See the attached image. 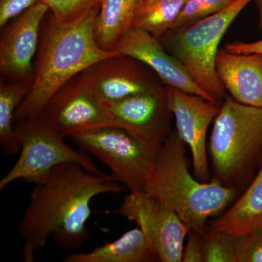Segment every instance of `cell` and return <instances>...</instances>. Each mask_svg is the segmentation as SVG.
<instances>
[{
  "mask_svg": "<svg viewBox=\"0 0 262 262\" xmlns=\"http://www.w3.org/2000/svg\"><path fill=\"white\" fill-rule=\"evenodd\" d=\"M117 182L113 174L96 175L77 163L55 167L35 184L18 225L24 261H34L50 237L67 251L84 246L89 237L91 202L100 194L122 192L125 187Z\"/></svg>",
  "mask_w": 262,
  "mask_h": 262,
  "instance_id": "6da1fadb",
  "label": "cell"
},
{
  "mask_svg": "<svg viewBox=\"0 0 262 262\" xmlns=\"http://www.w3.org/2000/svg\"><path fill=\"white\" fill-rule=\"evenodd\" d=\"M100 8L70 24L51 16L43 24L36 70L30 90L15 113L17 122L40 116L57 91L94 63L118 54L98 46L95 24Z\"/></svg>",
  "mask_w": 262,
  "mask_h": 262,
  "instance_id": "7a4b0ae2",
  "label": "cell"
},
{
  "mask_svg": "<svg viewBox=\"0 0 262 262\" xmlns=\"http://www.w3.org/2000/svg\"><path fill=\"white\" fill-rule=\"evenodd\" d=\"M187 144L177 131L162 144L145 192L168 206L189 227L202 234L207 222L233 203L239 192L215 179L201 182L189 170Z\"/></svg>",
  "mask_w": 262,
  "mask_h": 262,
  "instance_id": "3957f363",
  "label": "cell"
},
{
  "mask_svg": "<svg viewBox=\"0 0 262 262\" xmlns=\"http://www.w3.org/2000/svg\"><path fill=\"white\" fill-rule=\"evenodd\" d=\"M213 179L244 192L262 165V107L226 96L208 146Z\"/></svg>",
  "mask_w": 262,
  "mask_h": 262,
  "instance_id": "277c9868",
  "label": "cell"
},
{
  "mask_svg": "<svg viewBox=\"0 0 262 262\" xmlns=\"http://www.w3.org/2000/svg\"><path fill=\"white\" fill-rule=\"evenodd\" d=\"M235 0L225 9L182 28L168 31L159 38L193 80L215 101L225 99L226 90L217 75L215 59L227 29L250 3Z\"/></svg>",
  "mask_w": 262,
  "mask_h": 262,
  "instance_id": "5b68a950",
  "label": "cell"
},
{
  "mask_svg": "<svg viewBox=\"0 0 262 262\" xmlns=\"http://www.w3.org/2000/svg\"><path fill=\"white\" fill-rule=\"evenodd\" d=\"M15 131L20 144V155L0 180V189L18 179L39 184L55 167L63 163L79 164L91 173L106 175L97 168L87 152L67 145L63 136L41 116L17 122Z\"/></svg>",
  "mask_w": 262,
  "mask_h": 262,
  "instance_id": "8992f818",
  "label": "cell"
},
{
  "mask_svg": "<svg viewBox=\"0 0 262 262\" xmlns=\"http://www.w3.org/2000/svg\"><path fill=\"white\" fill-rule=\"evenodd\" d=\"M70 138L82 151L106 165L130 192H145L161 146L149 145L115 125L82 131Z\"/></svg>",
  "mask_w": 262,
  "mask_h": 262,
  "instance_id": "52a82bcc",
  "label": "cell"
},
{
  "mask_svg": "<svg viewBox=\"0 0 262 262\" xmlns=\"http://www.w3.org/2000/svg\"><path fill=\"white\" fill-rule=\"evenodd\" d=\"M117 213L135 222L152 245L160 261H182L189 229L173 210L145 192H130Z\"/></svg>",
  "mask_w": 262,
  "mask_h": 262,
  "instance_id": "ba28073f",
  "label": "cell"
},
{
  "mask_svg": "<svg viewBox=\"0 0 262 262\" xmlns=\"http://www.w3.org/2000/svg\"><path fill=\"white\" fill-rule=\"evenodd\" d=\"M40 116L64 137L114 125L107 106L77 75L52 96Z\"/></svg>",
  "mask_w": 262,
  "mask_h": 262,
  "instance_id": "9c48e42d",
  "label": "cell"
},
{
  "mask_svg": "<svg viewBox=\"0 0 262 262\" xmlns=\"http://www.w3.org/2000/svg\"><path fill=\"white\" fill-rule=\"evenodd\" d=\"M166 87L168 106L175 118L177 133L191 151L194 176L200 182H209L207 134L220 112L221 103Z\"/></svg>",
  "mask_w": 262,
  "mask_h": 262,
  "instance_id": "30bf717a",
  "label": "cell"
},
{
  "mask_svg": "<svg viewBox=\"0 0 262 262\" xmlns=\"http://www.w3.org/2000/svg\"><path fill=\"white\" fill-rule=\"evenodd\" d=\"M146 67L135 58L117 54L94 63L79 75L98 99L110 106L162 86L158 76Z\"/></svg>",
  "mask_w": 262,
  "mask_h": 262,
  "instance_id": "8fae6325",
  "label": "cell"
},
{
  "mask_svg": "<svg viewBox=\"0 0 262 262\" xmlns=\"http://www.w3.org/2000/svg\"><path fill=\"white\" fill-rule=\"evenodd\" d=\"M115 126L149 145L160 147L168 137L170 118L167 87L134 95L107 106Z\"/></svg>",
  "mask_w": 262,
  "mask_h": 262,
  "instance_id": "7c38bea8",
  "label": "cell"
},
{
  "mask_svg": "<svg viewBox=\"0 0 262 262\" xmlns=\"http://www.w3.org/2000/svg\"><path fill=\"white\" fill-rule=\"evenodd\" d=\"M49 8L42 1L5 26L0 40L2 79L27 82L39 48V33Z\"/></svg>",
  "mask_w": 262,
  "mask_h": 262,
  "instance_id": "4fadbf2b",
  "label": "cell"
},
{
  "mask_svg": "<svg viewBox=\"0 0 262 262\" xmlns=\"http://www.w3.org/2000/svg\"><path fill=\"white\" fill-rule=\"evenodd\" d=\"M115 51L144 63L168 87L215 101L196 84L185 67L165 50L159 39L142 29H129L119 41Z\"/></svg>",
  "mask_w": 262,
  "mask_h": 262,
  "instance_id": "5bb4252c",
  "label": "cell"
},
{
  "mask_svg": "<svg viewBox=\"0 0 262 262\" xmlns=\"http://www.w3.org/2000/svg\"><path fill=\"white\" fill-rule=\"evenodd\" d=\"M215 69L229 96L243 104L262 107V54L220 49Z\"/></svg>",
  "mask_w": 262,
  "mask_h": 262,
  "instance_id": "9a60e30c",
  "label": "cell"
},
{
  "mask_svg": "<svg viewBox=\"0 0 262 262\" xmlns=\"http://www.w3.org/2000/svg\"><path fill=\"white\" fill-rule=\"evenodd\" d=\"M262 227V165L242 194L207 229L237 236Z\"/></svg>",
  "mask_w": 262,
  "mask_h": 262,
  "instance_id": "2e32d148",
  "label": "cell"
},
{
  "mask_svg": "<svg viewBox=\"0 0 262 262\" xmlns=\"http://www.w3.org/2000/svg\"><path fill=\"white\" fill-rule=\"evenodd\" d=\"M160 261L152 245L139 227L89 252L67 255L64 262H155Z\"/></svg>",
  "mask_w": 262,
  "mask_h": 262,
  "instance_id": "e0dca14e",
  "label": "cell"
},
{
  "mask_svg": "<svg viewBox=\"0 0 262 262\" xmlns=\"http://www.w3.org/2000/svg\"><path fill=\"white\" fill-rule=\"evenodd\" d=\"M136 3L137 0H103L95 24V37L102 49L115 51L123 34L132 27Z\"/></svg>",
  "mask_w": 262,
  "mask_h": 262,
  "instance_id": "ac0fdd59",
  "label": "cell"
},
{
  "mask_svg": "<svg viewBox=\"0 0 262 262\" xmlns=\"http://www.w3.org/2000/svg\"><path fill=\"white\" fill-rule=\"evenodd\" d=\"M187 0H137L132 27L142 29L155 37L171 29Z\"/></svg>",
  "mask_w": 262,
  "mask_h": 262,
  "instance_id": "d6986e66",
  "label": "cell"
},
{
  "mask_svg": "<svg viewBox=\"0 0 262 262\" xmlns=\"http://www.w3.org/2000/svg\"><path fill=\"white\" fill-rule=\"evenodd\" d=\"M27 82L0 84V146L5 155L20 152V144L14 126L15 113L30 90Z\"/></svg>",
  "mask_w": 262,
  "mask_h": 262,
  "instance_id": "ffe728a7",
  "label": "cell"
},
{
  "mask_svg": "<svg viewBox=\"0 0 262 262\" xmlns=\"http://www.w3.org/2000/svg\"><path fill=\"white\" fill-rule=\"evenodd\" d=\"M203 262H237V237L206 229L203 234Z\"/></svg>",
  "mask_w": 262,
  "mask_h": 262,
  "instance_id": "44dd1931",
  "label": "cell"
},
{
  "mask_svg": "<svg viewBox=\"0 0 262 262\" xmlns=\"http://www.w3.org/2000/svg\"><path fill=\"white\" fill-rule=\"evenodd\" d=\"M235 0H187L170 30L187 27L225 9Z\"/></svg>",
  "mask_w": 262,
  "mask_h": 262,
  "instance_id": "7402d4cb",
  "label": "cell"
},
{
  "mask_svg": "<svg viewBox=\"0 0 262 262\" xmlns=\"http://www.w3.org/2000/svg\"><path fill=\"white\" fill-rule=\"evenodd\" d=\"M47 5L52 17L58 23L70 24L78 20L94 8L101 7L103 0H41Z\"/></svg>",
  "mask_w": 262,
  "mask_h": 262,
  "instance_id": "603a6c76",
  "label": "cell"
},
{
  "mask_svg": "<svg viewBox=\"0 0 262 262\" xmlns=\"http://www.w3.org/2000/svg\"><path fill=\"white\" fill-rule=\"evenodd\" d=\"M237 262H262V227L237 236Z\"/></svg>",
  "mask_w": 262,
  "mask_h": 262,
  "instance_id": "cb8c5ba5",
  "label": "cell"
},
{
  "mask_svg": "<svg viewBox=\"0 0 262 262\" xmlns=\"http://www.w3.org/2000/svg\"><path fill=\"white\" fill-rule=\"evenodd\" d=\"M41 0H0V27L23 14Z\"/></svg>",
  "mask_w": 262,
  "mask_h": 262,
  "instance_id": "d4e9b609",
  "label": "cell"
},
{
  "mask_svg": "<svg viewBox=\"0 0 262 262\" xmlns=\"http://www.w3.org/2000/svg\"><path fill=\"white\" fill-rule=\"evenodd\" d=\"M182 261L203 262V234L189 230L183 250Z\"/></svg>",
  "mask_w": 262,
  "mask_h": 262,
  "instance_id": "484cf974",
  "label": "cell"
},
{
  "mask_svg": "<svg viewBox=\"0 0 262 262\" xmlns=\"http://www.w3.org/2000/svg\"><path fill=\"white\" fill-rule=\"evenodd\" d=\"M225 49L234 53H258L262 54V39L252 42H235L227 43Z\"/></svg>",
  "mask_w": 262,
  "mask_h": 262,
  "instance_id": "4316f807",
  "label": "cell"
},
{
  "mask_svg": "<svg viewBox=\"0 0 262 262\" xmlns=\"http://www.w3.org/2000/svg\"><path fill=\"white\" fill-rule=\"evenodd\" d=\"M257 7L258 20V26L259 30L262 33V0H254Z\"/></svg>",
  "mask_w": 262,
  "mask_h": 262,
  "instance_id": "83f0119b",
  "label": "cell"
}]
</instances>
